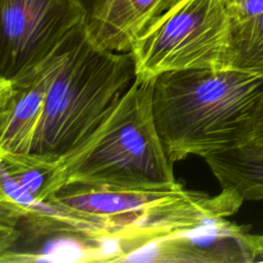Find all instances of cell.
<instances>
[{"instance_id":"6da1fadb","label":"cell","mask_w":263,"mask_h":263,"mask_svg":"<svg viewBox=\"0 0 263 263\" xmlns=\"http://www.w3.org/2000/svg\"><path fill=\"white\" fill-rule=\"evenodd\" d=\"M262 93L263 77L231 68L154 77V120L170 159L204 158L239 145Z\"/></svg>"},{"instance_id":"7a4b0ae2","label":"cell","mask_w":263,"mask_h":263,"mask_svg":"<svg viewBox=\"0 0 263 263\" xmlns=\"http://www.w3.org/2000/svg\"><path fill=\"white\" fill-rule=\"evenodd\" d=\"M153 79L136 78L111 115L51 172L41 201L65 185L120 190H175L173 161L157 132Z\"/></svg>"},{"instance_id":"3957f363","label":"cell","mask_w":263,"mask_h":263,"mask_svg":"<svg viewBox=\"0 0 263 263\" xmlns=\"http://www.w3.org/2000/svg\"><path fill=\"white\" fill-rule=\"evenodd\" d=\"M136 78L130 51L97 44L85 21L48 88L30 154L57 166L92 137Z\"/></svg>"},{"instance_id":"277c9868","label":"cell","mask_w":263,"mask_h":263,"mask_svg":"<svg viewBox=\"0 0 263 263\" xmlns=\"http://www.w3.org/2000/svg\"><path fill=\"white\" fill-rule=\"evenodd\" d=\"M229 32L228 0H180L130 49L136 76L227 68Z\"/></svg>"},{"instance_id":"5b68a950","label":"cell","mask_w":263,"mask_h":263,"mask_svg":"<svg viewBox=\"0 0 263 263\" xmlns=\"http://www.w3.org/2000/svg\"><path fill=\"white\" fill-rule=\"evenodd\" d=\"M116 247L47 201L0 197V262H118Z\"/></svg>"},{"instance_id":"8992f818","label":"cell","mask_w":263,"mask_h":263,"mask_svg":"<svg viewBox=\"0 0 263 263\" xmlns=\"http://www.w3.org/2000/svg\"><path fill=\"white\" fill-rule=\"evenodd\" d=\"M76 0H0V78L36 71L86 21Z\"/></svg>"},{"instance_id":"52a82bcc","label":"cell","mask_w":263,"mask_h":263,"mask_svg":"<svg viewBox=\"0 0 263 263\" xmlns=\"http://www.w3.org/2000/svg\"><path fill=\"white\" fill-rule=\"evenodd\" d=\"M262 256L263 234H252L248 226L216 218L153 240L124 262L251 263Z\"/></svg>"},{"instance_id":"ba28073f","label":"cell","mask_w":263,"mask_h":263,"mask_svg":"<svg viewBox=\"0 0 263 263\" xmlns=\"http://www.w3.org/2000/svg\"><path fill=\"white\" fill-rule=\"evenodd\" d=\"M83 25L36 71L12 80L0 78V155L31 153L48 88Z\"/></svg>"},{"instance_id":"9c48e42d","label":"cell","mask_w":263,"mask_h":263,"mask_svg":"<svg viewBox=\"0 0 263 263\" xmlns=\"http://www.w3.org/2000/svg\"><path fill=\"white\" fill-rule=\"evenodd\" d=\"M180 0H100L87 13L86 27L97 44L128 52L136 41Z\"/></svg>"},{"instance_id":"30bf717a","label":"cell","mask_w":263,"mask_h":263,"mask_svg":"<svg viewBox=\"0 0 263 263\" xmlns=\"http://www.w3.org/2000/svg\"><path fill=\"white\" fill-rule=\"evenodd\" d=\"M204 160L222 189L237 193L245 201L263 199V150L237 145Z\"/></svg>"},{"instance_id":"8fae6325","label":"cell","mask_w":263,"mask_h":263,"mask_svg":"<svg viewBox=\"0 0 263 263\" xmlns=\"http://www.w3.org/2000/svg\"><path fill=\"white\" fill-rule=\"evenodd\" d=\"M227 68L263 77V12L230 22Z\"/></svg>"},{"instance_id":"7c38bea8","label":"cell","mask_w":263,"mask_h":263,"mask_svg":"<svg viewBox=\"0 0 263 263\" xmlns=\"http://www.w3.org/2000/svg\"><path fill=\"white\" fill-rule=\"evenodd\" d=\"M239 145L263 150V93Z\"/></svg>"},{"instance_id":"4fadbf2b","label":"cell","mask_w":263,"mask_h":263,"mask_svg":"<svg viewBox=\"0 0 263 263\" xmlns=\"http://www.w3.org/2000/svg\"><path fill=\"white\" fill-rule=\"evenodd\" d=\"M230 22L241 21L263 12V0H228Z\"/></svg>"},{"instance_id":"5bb4252c","label":"cell","mask_w":263,"mask_h":263,"mask_svg":"<svg viewBox=\"0 0 263 263\" xmlns=\"http://www.w3.org/2000/svg\"><path fill=\"white\" fill-rule=\"evenodd\" d=\"M79 4L83 6V8L87 11V13L91 10V8L100 1V0H76Z\"/></svg>"},{"instance_id":"9a60e30c","label":"cell","mask_w":263,"mask_h":263,"mask_svg":"<svg viewBox=\"0 0 263 263\" xmlns=\"http://www.w3.org/2000/svg\"><path fill=\"white\" fill-rule=\"evenodd\" d=\"M261 261H262V262H263V259H262V260H261Z\"/></svg>"}]
</instances>
